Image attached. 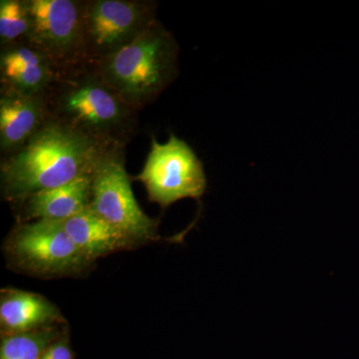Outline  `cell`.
<instances>
[{
  "label": "cell",
  "mask_w": 359,
  "mask_h": 359,
  "mask_svg": "<svg viewBox=\"0 0 359 359\" xmlns=\"http://www.w3.org/2000/svg\"><path fill=\"white\" fill-rule=\"evenodd\" d=\"M105 151L100 142L65 122L46 123L2 163V197L18 203L91 176Z\"/></svg>",
  "instance_id": "obj_1"
},
{
  "label": "cell",
  "mask_w": 359,
  "mask_h": 359,
  "mask_svg": "<svg viewBox=\"0 0 359 359\" xmlns=\"http://www.w3.org/2000/svg\"><path fill=\"white\" fill-rule=\"evenodd\" d=\"M178 45L153 21L130 43L99 61V78L131 108L152 102L178 75Z\"/></svg>",
  "instance_id": "obj_2"
},
{
  "label": "cell",
  "mask_w": 359,
  "mask_h": 359,
  "mask_svg": "<svg viewBox=\"0 0 359 359\" xmlns=\"http://www.w3.org/2000/svg\"><path fill=\"white\" fill-rule=\"evenodd\" d=\"M7 268L33 278H78L95 266L69 237L62 221L20 223L2 245Z\"/></svg>",
  "instance_id": "obj_3"
},
{
  "label": "cell",
  "mask_w": 359,
  "mask_h": 359,
  "mask_svg": "<svg viewBox=\"0 0 359 359\" xmlns=\"http://www.w3.org/2000/svg\"><path fill=\"white\" fill-rule=\"evenodd\" d=\"M90 208L141 245L162 240L159 221L147 216L137 203L124 163L116 152L105 151L97 161Z\"/></svg>",
  "instance_id": "obj_4"
},
{
  "label": "cell",
  "mask_w": 359,
  "mask_h": 359,
  "mask_svg": "<svg viewBox=\"0 0 359 359\" xmlns=\"http://www.w3.org/2000/svg\"><path fill=\"white\" fill-rule=\"evenodd\" d=\"M136 179L145 186L149 200L162 208L187 198L200 201L207 190L202 161L174 134L165 144L153 139L145 166Z\"/></svg>",
  "instance_id": "obj_5"
},
{
  "label": "cell",
  "mask_w": 359,
  "mask_h": 359,
  "mask_svg": "<svg viewBox=\"0 0 359 359\" xmlns=\"http://www.w3.org/2000/svg\"><path fill=\"white\" fill-rule=\"evenodd\" d=\"M154 20L148 4L97 0L83 6V53L101 59L130 43Z\"/></svg>",
  "instance_id": "obj_6"
},
{
  "label": "cell",
  "mask_w": 359,
  "mask_h": 359,
  "mask_svg": "<svg viewBox=\"0 0 359 359\" xmlns=\"http://www.w3.org/2000/svg\"><path fill=\"white\" fill-rule=\"evenodd\" d=\"M58 102L66 124L99 142L109 140L129 124L131 107L100 78L71 85Z\"/></svg>",
  "instance_id": "obj_7"
},
{
  "label": "cell",
  "mask_w": 359,
  "mask_h": 359,
  "mask_svg": "<svg viewBox=\"0 0 359 359\" xmlns=\"http://www.w3.org/2000/svg\"><path fill=\"white\" fill-rule=\"evenodd\" d=\"M30 14L28 45L51 65H67L83 53V6L71 0L27 1Z\"/></svg>",
  "instance_id": "obj_8"
},
{
  "label": "cell",
  "mask_w": 359,
  "mask_h": 359,
  "mask_svg": "<svg viewBox=\"0 0 359 359\" xmlns=\"http://www.w3.org/2000/svg\"><path fill=\"white\" fill-rule=\"evenodd\" d=\"M66 323L58 306L43 295L14 287L0 290L1 335L34 332Z\"/></svg>",
  "instance_id": "obj_9"
},
{
  "label": "cell",
  "mask_w": 359,
  "mask_h": 359,
  "mask_svg": "<svg viewBox=\"0 0 359 359\" xmlns=\"http://www.w3.org/2000/svg\"><path fill=\"white\" fill-rule=\"evenodd\" d=\"M92 175L81 177L57 188L33 194L18 202L20 223L39 221H65L88 208L91 203Z\"/></svg>",
  "instance_id": "obj_10"
},
{
  "label": "cell",
  "mask_w": 359,
  "mask_h": 359,
  "mask_svg": "<svg viewBox=\"0 0 359 359\" xmlns=\"http://www.w3.org/2000/svg\"><path fill=\"white\" fill-rule=\"evenodd\" d=\"M62 222L73 242L94 263L115 252L141 247L124 231L99 217L90 205L72 218Z\"/></svg>",
  "instance_id": "obj_11"
},
{
  "label": "cell",
  "mask_w": 359,
  "mask_h": 359,
  "mask_svg": "<svg viewBox=\"0 0 359 359\" xmlns=\"http://www.w3.org/2000/svg\"><path fill=\"white\" fill-rule=\"evenodd\" d=\"M0 68L6 89L25 95L39 96L53 76L50 61L29 45H14L2 51Z\"/></svg>",
  "instance_id": "obj_12"
},
{
  "label": "cell",
  "mask_w": 359,
  "mask_h": 359,
  "mask_svg": "<svg viewBox=\"0 0 359 359\" xmlns=\"http://www.w3.org/2000/svg\"><path fill=\"white\" fill-rule=\"evenodd\" d=\"M44 105L39 96L6 90L0 99V147L18 150L42 126Z\"/></svg>",
  "instance_id": "obj_13"
},
{
  "label": "cell",
  "mask_w": 359,
  "mask_h": 359,
  "mask_svg": "<svg viewBox=\"0 0 359 359\" xmlns=\"http://www.w3.org/2000/svg\"><path fill=\"white\" fill-rule=\"evenodd\" d=\"M66 325H52L34 332L1 335L0 359H40L47 347L63 334Z\"/></svg>",
  "instance_id": "obj_14"
},
{
  "label": "cell",
  "mask_w": 359,
  "mask_h": 359,
  "mask_svg": "<svg viewBox=\"0 0 359 359\" xmlns=\"http://www.w3.org/2000/svg\"><path fill=\"white\" fill-rule=\"evenodd\" d=\"M30 29V14L27 1L1 0L0 2V39L2 43L27 36Z\"/></svg>",
  "instance_id": "obj_15"
},
{
  "label": "cell",
  "mask_w": 359,
  "mask_h": 359,
  "mask_svg": "<svg viewBox=\"0 0 359 359\" xmlns=\"http://www.w3.org/2000/svg\"><path fill=\"white\" fill-rule=\"evenodd\" d=\"M40 359H74L70 344L69 328L47 347Z\"/></svg>",
  "instance_id": "obj_16"
}]
</instances>
